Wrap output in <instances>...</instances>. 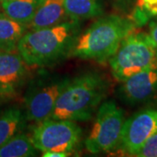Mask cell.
Here are the masks:
<instances>
[{"mask_svg": "<svg viewBox=\"0 0 157 157\" xmlns=\"http://www.w3.org/2000/svg\"><path fill=\"white\" fill-rule=\"evenodd\" d=\"M107 93L101 74L86 73L70 79L56 102L52 119L86 121L93 117Z\"/></svg>", "mask_w": 157, "mask_h": 157, "instance_id": "cell-1", "label": "cell"}, {"mask_svg": "<svg viewBox=\"0 0 157 157\" xmlns=\"http://www.w3.org/2000/svg\"><path fill=\"white\" fill-rule=\"evenodd\" d=\"M78 21H65L47 28L32 30L17 44L18 53L28 66H45L72 49L77 38Z\"/></svg>", "mask_w": 157, "mask_h": 157, "instance_id": "cell-2", "label": "cell"}, {"mask_svg": "<svg viewBox=\"0 0 157 157\" xmlns=\"http://www.w3.org/2000/svg\"><path fill=\"white\" fill-rule=\"evenodd\" d=\"M135 28L128 17L119 15L101 17L76 38L71 49L72 54L85 59L107 61L124 38Z\"/></svg>", "mask_w": 157, "mask_h": 157, "instance_id": "cell-3", "label": "cell"}, {"mask_svg": "<svg viewBox=\"0 0 157 157\" xmlns=\"http://www.w3.org/2000/svg\"><path fill=\"white\" fill-rule=\"evenodd\" d=\"M109 64L113 78L123 82L136 73L157 68V47L148 33L135 28L124 38Z\"/></svg>", "mask_w": 157, "mask_h": 157, "instance_id": "cell-4", "label": "cell"}, {"mask_svg": "<svg viewBox=\"0 0 157 157\" xmlns=\"http://www.w3.org/2000/svg\"><path fill=\"white\" fill-rule=\"evenodd\" d=\"M125 121L123 110L113 101H106L97 109L95 121L85 141L92 154L109 152L117 148Z\"/></svg>", "mask_w": 157, "mask_h": 157, "instance_id": "cell-5", "label": "cell"}, {"mask_svg": "<svg viewBox=\"0 0 157 157\" xmlns=\"http://www.w3.org/2000/svg\"><path fill=\"white\" fill-rule=\"evenodd\" d=\"M80 135L81 129L75 121L50 118L34 128L31 139L35 147L42 153L71 154L78 143Z\"/></svg>", "mask_w": 157, "mask_h": 157, "instance_id": "cell-6", "label": "cell"}, {"mask_svg": "<svg viewBox=\"0 0 157 157\" xmlns=\"http://www.w3.org/2000/svg\"><path fill=\"white\" fill-rule=\"evenodd\" d=\"M70 78L42 79L33 85L25 98L26 120L40 122L52 118L56 102Z\"/></svg>", "mask_w": 157, "mask_h": 157, "instance_id": "cell-7", "label": "cell"}, {"mask_svg": "<svg viewBox=\"0 0 157 157\" xmlns=\"http://www.w3.org/2000/svg\"><path fill=\"white\" fill-rule=\"evenodd\" d=\"M155 133L157 109H143L124 121L118 147L128 155L137 156L145 143Z\"/></svg>", "mask_w": 157, "mask_h": 157, "instance_id": "cell-8", "label": "cell"}, {"mask_svg": "<svg viewBox=\"0 0 157 157\" xmlns=\"http://www.w3.org/2000/svg\"><path fill=\"white\" fill-rule=\"evenodd\" d=\"M26 77V63L20 54L0 51V98L10 100L17 95Z\"/></svg>", "mask_w": 157, "mask_h": 157, "instance_id": "cell-9", "label": "cell"}, {"mask_svg": "<svg viewBox=\"0 0 157 157\" xmlns=\"http://www.w3.org/2000/svg\"><path fill=\"white\" fill-rule=\"evenodd\" d=\"M121 99L131 105L145 103L157 95V68H151L131 76L120 88Z\"/></svg>", "mask_w": 157, "mask_h": 157, "instance_id": "cell-10", "label": "cell"}, {"mask_svg": "<svg viewBox=\"0 0 157 157\" xmlns=\"http://www.w3.org/2000/svg\"><path fill=\"white\" fill-rule=\"evenodd\" d=\"M67 17L64 0H43L28 27L32 30L47 28L65 22Z\"/></svg>", "mask_w": 157, "mask_h": 157, "instance_id": "cell-11", "label": "cell"}, {"mask_svg": "<svg viewBox=\"0 0 157 157\" xmlns=\"http://www.w3.org/2000/svg\"><path fill=\"white\" fill-rule=\"evenodd\" d=\"M43 0H4L0 6L6 16L17 22L28 25Z\"/></svg>", "mask_w": 157, "mask_h": 157, "instance_id": "cell-12", "label": "cell"}, {"mask_svg": "<svg viewBox=\"0 0 157 157\" xmlns=\"http://www.w3.org/2000/svg\"><path fill=\"white\" fill-rule=\"evenodd\" d=\"M26 29L25 25L11 19L5 13H0V51H14Z\"/></svg>", "mask_w": 157, "mask_h": 157, "instance_id": "cell-13", "label": "cell"}, {"mask_svg": "<svg viewBox=\"0 0 157 157\" xmlns=\"http://www.w3.org/2000/svg\"><path fill=\"white\" fill-rule=\"evenodd\" d=\"M64 9L71 20L79 21L102 14L99 0H64Z\"/></svg>", "mask_w": 157, "mask_h": 157, "instance_id": "cell-14", "label": "cell"}, {"mask_svg": "<svg viewBox=\"0 0 157 157\" xmlns=\"http://www.w3.org/2000/svg\"><path fill=\"white\" fill-rule=\"evenodd\" d=\"M25 116L17 107H11L0 116V147L22 130Z\"/></svg>", "mask_w": 157, "mask_h": 157, "instance_id": "cell-15", "label": "cell"}, {"mask_svg": "<svg viewBox=\"0 0 157 157\" xmlns=\"http://www.w3.org/2000/svg\"><path fill=\"white\" fill-rule=\"evenodd\" d=\"M37 150L31 137L25 134H17L0 147V157L34 156Z\"/></svg>", "mask_w": 157, "mask_h": 157, "instance_id": "cell-16", "label": "cell"}, {"mask_svg": "<svg viewBox=\"0 0 157 157\" xmlns=\"http://www.w3.org/2000/svg\"><path fill=\"white\" fill-rule=\"evenodd\" d=\"M157 17V0H135L128 18L140 27Z\"/></svg>", "mask_w": 157, "mask_h": 157, "instance_id": "cell-17", "label": "cell"}, {"mask_svg": "<svg viewBox=\"0 0 157 157\" xmlns=\"http://www.w3.org/2000/svg\"><path fill=\"white\" fill-rule=\"evenodd\" d=\"M137 156L157 157V133L147 141L140 151L138 153Z\"/></svg>", "mask_w": 157, "mask_h": 157, "instance_id": "cell-18", "label": "cell"}, {"mask_svg": "<svg viewBox=\"0 0 157 157\" xmlns=\"http://www.w3.org/2000/svg\"><path fill=\"white\" fill-rule=\"evenodd\" d=\"M148 35H149L150 39L153 41V43L157 47V20L150 23Z\"/></svg>", "mask_w": 157, "mask_h": 157, "instance_id": "cell-19", "label": "cell"}, {"mask_svg": "<svg viewBox=\"0 0 157 157\" xmlns=\"http://www.w3.org/2000/svg\"><path fill=\"white\" fill-rule=\"evenodd\" d=\"M112 1L115 6H118L121 9H125L135 0H112Z\"/></svg>", "mask_w": 157, "mask_h": 157, "instance_id": "cell-20", "label": "cell"}, {"mask_svg": "<svg viewBox=\"0 0 157 157\" xmlns=\"http://www.w3.org/2000/svg\"><path fill=\"white\" fill-rule=\"evenodd\" d=\"M70 154L67 153H61V152H45L43 153L42 156L44 157H66L68 156Z\"/></svg>", "mask_w": 157, "mask_h": 157, "instance_id": "cell-21", "label": "cell"}, {"mask_svg": "<svg viewBox=\"0 0 157 157\" xmlns=\"http://www.w3.org/2000/svg\"><path fill=\"white\" fill-rule=\"evenodd\" d=\"M1 1H4V0H0V2H1Z\"/></svg>", "mask_w": 157, "mask_h": 157, "instance_id": "cell-22", "label": "cell"}]
</instances>
